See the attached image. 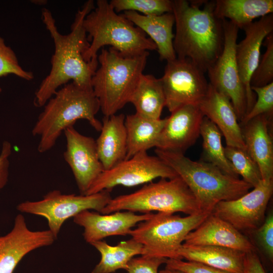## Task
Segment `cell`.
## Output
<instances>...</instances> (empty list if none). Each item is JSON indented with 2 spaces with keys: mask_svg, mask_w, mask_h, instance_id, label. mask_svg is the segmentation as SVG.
Listing matches in <instances>:
<instances>
[{
  "mask_svg": "<svg viewBox=\"0 0 273 273\" xmlns=\"http://www.w3.org/2000/svg\"><path fill=\"white\" fill-rule=\"evenodd\" d=\"M258 245L265 255L272 261L273 259V215L269 213L263 223L253 231Z\"/></svg>",
  "mask_w": 273,
  "mask_h": 273,
  "instance_id": "cell-36",
  "label": "cell"
},
{
  "mask_svg": "<svg viewBox=\"0 0 273 273\" xmlns=\"http://www.w3.org/2000/svg\"><path fill=\"white\" fill-rule=\"evenodd\" d=\"M153 213L136 214L130 211L100 214L87 210L73 217L83 228V238L89 244L111 236H125L136 224L149 218Z\"/></svg>",
  "mask_w": 273,
  "mask_h": 273,
  "instance_id": "cell-18",
  "label": "cell"
},
{
  "mask_svg": "<svg viewBox=\"0 0 273 273\" xmlns=\"http://www.w3.org/2000/svg\"><path fill=\"white\" fill-rule=\"evenodd\" d=\"M204 115L198 105L181 106L166 118L156 149L185 154L200 135Z\"/></svg>",
  "mask_w": 273,
  "mask_h": 273,
  "instance_id": "cell-17",
  "label": "cell"
},
{
  "mask_svg": "<svg viewBox=\"0 0 273 273\" xmlns=\"http://www.w3.org/2000/svg\"><path fill=\"white\" fill-rule=\"evenodd\" d=\"M165 268L175 269L185 273H231L204 264L179 259H167Z\"/></svg>",
  "mask_w": 273,
  "mask_h": 273,
  "instance_id": "cell-37",
  "label": "cell"
},
{
  "mask_svg": "<svg viewBox=\"0 0 273 273\" xmlns=\"http://www.w3.org/2000/svg\"><path fill=\"white\" fill-rule=\"evenodd\" d=\"M159 273H185L183 271H179L175 269H168L165 268V269L161 270L159 271Z\"/></svg>",
  "mask_w": 273,
  "mask_h": 273,
  "instance_id": "cell-40",
  "label": "cell"
},
{
  "mask_svg": "<svg viewBox=\"0 0 273 273\" xmlns=\"http://www.w3.org/2000/svg\"><path fill=\"white\" fill-rule=\"evenodd\" d=\"M157 157L171 167L186 184L201 212L210 214L220 201L237 199L253 187L228 175L213 164L193 161L184 154L155 150Z\"/></svg>",
  "mask_w": 273,
  "mask_h": 273,
  "instance_id": "cell-4",
  "label": "cell"
},
{
  "mask_svg": "<svg viewBox=\"0 0 273 273\" xmlns=\"http://www.w3.org/2000/svg\"><path fill=\"white\" fill-rule=\"evenodd\" d=\"M100 253V262L91 273H113L123 269L126 270L129 261L135 255H143L141 244L133 238L120 242L112 246L105 241H98L90 244Z\"/></svg>",
  "mask_w": 273,
  "mask_h": 273,
  "instance_id": "cell-28",
  "label": "cell"
},
{
  "mask_svg": "<svg viewBox=\"0 0 273 273\" xmlns=\"http://www.w3.org/2000/svg\"><path fill=\"white\" fill-rule=\"evenodd\" d=\"M56 239L49 230H30L23 215L18 214L12 230L0 237V273H13L17 264L27 254L52 244Z\"/></svg>",
  "mask_w": 273,
  "mask_h": 273,
  "instance_id": "cell-16",
  "label": "cell"
},
{
  "mask_svg": "<svg viewBox=\"0 0 273 273\" xmlns=\"http://www.w3.org/2000/svg\"><path fill=\"white\" fill-rule=\"evenodd\" d=\"M203 115L213 122L223 134L227 146L246 150L242 129L230 99L210 84L198 104Z\"/></svg>",
  "mask_w": 273,
  "mask_h": 273,
  "instance_id": "cell-20",
  "label": "cell"
},
{
  "mask_svg": "<svg viewBox=\"0 0 273 273\" xmlns=\"http://www.w3.org/2000/svg\"><path fill=\"white\" fill-rule=\"evenodd\" d=\"M209 214L201 212L181 217L170 213H153L128 235L142 245L143 255L181 259L178 252L186 236Z\"/></svg>",
  "mask_w": 273,
  "mask_h": 273,
  "instance_id": "cell-8",
  "label": "cell"
},
{
  "mask_svg": "<svg viewBox=\"0 0 273 273\" xmlns=\"http://www.w3.org/2000/svg\"><path fill=\"white\" fill-rule=\"evenodd\" d=\"M250 192L232 200L217 203L212 214L229 223L240 232H253L263 223L273 192V180L263 181Z\"/></svg>",
  "mask_w": 273,
  "mask_h": 273,
  "instance_id": "cell-13",
  "label": "cell"
},
{
  "mask_svg": "<svg viewBox=\"0 0 273 273\" xmlns=\"http://www.w3.org/2000/svg\"><path fill=\"white\" fill-rule=\"evenodd\" d=\"M166 121V118L154 119L136 113L125 116L124 124L127 135L125 159L156 147Z\"/></svg>",
  "mask_w": 273,
  "mask_h": 273,
  "instance_id": "cell-25",
  "label": "cell"
},
{
  "mask_svg": "<svg viewBox=\"0 0 273 273\" xmlns=\"http://www.w3.org/2000/svg\"><path fill=\"white\" fill-rule=\"evenodd\" d=\"M262 45L266 50L252 75L251 87H262L273 82V32L267 35Z\"/></svg>",
  "mask_w": 273,
  "mask_h": 273,
  "instance_id": "cell-32",
  "label": "cell"
},
{
  "mask_svg": "<svg viewBox=\"0 0 273 273\" xmlns=\"http://www.w3.org/2000/svg\"><path fill=\"white\" fill-rule=\"evenodd\" d=\"M244 273H266L255 251L245 253Z\"/></svg>",
  "mask_w": 273,
  "mask_h": 273,
  "instance_id": "cell-39",
  "label": "cell"
},
{
  "mask_svg": "<svg viewBox=\"0 0 273 273\" xmlns=\"http://www.w3.org/2000/svg\"><path fill=\"white\" fill-rule=\"evenodd\" d=\"M245 253L226 247L183 244L178 252L181 259L201 263L231 273H244Z\"/></svg>",
  "mask_w": 273,
  "mask_h": 273,
  "instance_id": "cell-24",
  "label": "cell"
},
{
  "mask_svg": "<svg viewBox=\"0 0 273 273\" xmlns=\"http://www.w3.org/2000/svg\"><path fill=\"white\" fill-rule=\"evenodd\" d=\"M224 149L225 156L236 173L253 188L257 186L262 180L260 172L258 165L246 150L227 146Z\"/></svg>",
  "mask_w": 273,
  "mask_h": 273,
  "instance_id": "cell-30",
  "label": "cell"
},
{
  "mask_svg": "<svg viewBox=\"0 0 273 273\" xmlns=\"http://www.w3.org/2000/svg\"><path fill=\"white\" fill-rule=\"evenodd\" d=\"M122 15L149 36L156 46L161 60L167 62L176 58L173 44L175 20L172 13L145 16L134 11H125Z\"/></svg>",
  "mask_w": 273,
  "mask_h": 273,
  "instance_id": "cell-23",
  "label": "cell"
},
{
  "mask_svg": "<svg viewBox=\"0 0 273 273\" xmlns=\"http://www.w3.org/2000/svg\"><path fill=\"white\" fill-rule=\"evenodd\" d=\"M186 246L211 245L226 247L245 253L255 251L250 240L229 223L212 213L186 236Z\"/></svg>",
  "mask_w": 273,
  "mask_h": 273,
  "instance_id": "cell-19",
  "label": "cell"
},
{
  "mask_svg": "<svg viewBox=\"0 0 273 273\" xmlns=\"http://www.w3.org/2000/svg\"><path fill=\"white\" fill-rule=\"evenodd\" d=\"M129 103L134 106L136 113L151 119H161L165 98L160 78L143 74Z\"/></svg>",
  "mask_w": 273,
  "mask_h": 273,
  "instance_id": "cell-27",
  "label": "cell"
},
{
  "mask_svg": "<svg viewBox=\"0 0 273 273\" xmlns=\"http://www.w3.org/2000/svg\"><path fill=\"white\" fill-rule=\"evenodd\" d=\"M167 258L142 255L133 257L126 269L127 273H159V266L165 263Z\"/></svg>",
  "mask_w": 273,
  "mask_h": 273,
  "instance_id": "cell-35",
  "label": "cell"
},
{
  "mask_svg": "<svg viewBox=\"0 0 273 273\" xmlns=\"http://www.w3.org/2000/svg\"><path fill=\"white\" fill-rule=\"evenodd\" d=\"M165 98V107L171 113L187 105H198L209 87L205 72L188 59L167 61L160 78Z\"/></svg>",
  "mask_w": 273,
  "mask_h": 273,
  "instance_id": "cell-12",
  "label": "cell"
},
{
  "mask_svg": "<svg viewBox=\"0 0 273 273\" xmlns=\"http://www.w3.org/2000/svg\"><path fill=\"white\" fill-rule=\"evenodd\" d=\"M243 29L245 35L242 40L237 43L236 58L240 76L246 92V114L252 108L256 100L250 82L259 62L260 49L263 41L267 35L273 32V15L270 14L261 17Z\"/></svg>",
  "mask_w": 273,
  "mask_h": 273,
  "instance_id": "cell-15",
  "label": "cell"
},
{
  "mask_svg": "<svg viewBox=\"0 0 273 273\" xmlns=\"http://www.w3.org/2000/svg\"><path fill=\"white\" fill-rule=\"evenodd\" d=\"M222 21L223 48L217 60L207 71L209 83L230 99L238 119L241 121L246 113L247 101L236 58L239 28L226 19Z\"/></svg>",
  "mask_w": 273,
  "mask_h": 273,
  "instance_id": "cell-11",
  "label": "cell"
},
{
  "mask_svg": "<svg viewBox=\"0 0 273 273\" xmlns=\"http://www.w3.org/2000/svg\"><path fill=\"white\" fill-rule=\"evenodd\" d=\"M272 118L260 115L241 127L246 150L258 165L263 181L273 179V141L269 128Z\"/></svg>",
  "mask_w": 273,
  "mask_h": 273,
  "instance_id": "cell-21",
  "label": "cell"
},
{
  "mask_svg": "<svg viewBox=\"0 0 273 273\" xmlns=\"http://www.w3.org/2000/svg\"><path fill=\"white\" fill-rule=\"evenodd\" d=\"M203 139L202 160L216 166L224 173L236 178L239 175L235 171L226 158L221 143V133L216 125L204 116L200 127Z\"/></svg>",
  "mask_w": 273,
  "mask_h": 273,
  "instance_id": "cell-29",
  "label": "cell"
},
{
  "mask_svg": "<svg viewBox=\"0 0 273 273\" xmlns=\"http://www.w3.org/2000/svg\"><path fill=\"white\" fill-rule=\"evenodd\" d=\"M94 8V1H86L77 11L71 31L67 34L59 32L49 10H42L41 18L53 40L55 51L51 58L50 72L35 92L34 105L36 107L44 106L58 88L69 81L82 87L92 88V79L99 63L98 57L89 62L83 58V55L90 43L83 23L86 16Z\"/></svg>",
  "mask_w": 273,
  "mask_h": 273,
  "instance_id": "cell-1",
  "label": "cell"
},
{
  "mask_svg": "<svg viewBox=\"0 0 273 273\" xmlns=\"http://www.w3.org/2000/svg\"><path fill=\"white\" fill-rule=\"evenodd\" d=\"M32 3H33L34 4H37V5H45L47 3L46 1H31Z\"/></svg>",
  "mask_w": 273,
  "mask_h": 273,
  "instance_id": "cell-41",
  "label": "cell"
},
{
  "mask_svg": "<svg viewBox=\"0 0 273 273\" xmlns=\"http://www.w3.org/2000/svg\"><path fill=\"white\" fill-rule=\"evenodd\" d=\"M44 107L32 130L34 136L40 138L37 150L40 153L53 148L62 132L79 119L87 120L98 131L101 129L102 123L96 117L100 103L92 88L68 83Z\"/></svg>",
  "mask_w": 273,
  "mask_h": 273,
  "instance_id": "cell-3",
  "label": "cell"
},
{
  "mask_svg": "<svg viewBox=\"0 0 273 273\" xmlns=\"http://www.w3.org/2000/svg\"><path fill=\"white\" fill-rule=\"evenodd\" d=\"M175 33L173 41L177 58L188 59L205 73L222 53V21L214 14L215 1L173 0Z\"/></svg>",
  "mask_w": 273,
  "mask_h": 273,
  "instance_id": "cell-2",
  "label": "cell"
},
{
  "mask_svg": "<svg viewBox=\"0 0 273 273\" xmlns=\"http://www.w3.org/2000/svg\"><path fill=\"white\" fill-rule=\"evenodd\" d=\"M176 173L157 156L141 152L104 170L90 186L86 195L104 190L111 191L117 186L134 187L147 183L158 177L171 179Z\"/></svg>",
  "mask_w": 273,
  "mask_h": 273,
  "instance_id": "cell-10",
  "label": "cell"
},
{
  "mask_svg": "<svg viewBox=\"0 0 273 273\" xmlns=\"http://www.w3.org/2000/svg\"><path fill=\"white\" fill-rule=\"evenodd\" d=\"M122 210L143 213L152 211L179 212L188 215L202 212L195 196L178 176L171 179L161 178L132 193L112 198L100 213L109 214Z\"/></svg>",
  "mask_w": 273,
  "mask_h": 273,
  "instance_id": "cell-7",
  "label": "cell"
},
{
  "mask_svg": "<svg viewBox=\"0 0 273 273\" xmlns=\"http://www.w3.org/2000/svg\"><path fill=\"white\" fill-rule=\"evenodd\" d=\"M149 55L148 52L126 57L111 47L102 49L98 56L100 66L92 77V86L105 117L116 114L129 103Z\"/></svg>",
  "mask_w": 273,
  "mask_h": 273,
  "instance_id": "cell-6",
  "label": "cell"
},
{
  "mask_svg": "<svg viewBox=\"0 0 273 273\" xmlns=\"http://www.w3.org/2000/svg\"><path fill=\"white\" fill-rule=\"evenodd\" d=\"M214 14L219 19H226L243 29L261 18L272 14V0H216Z\"/></svg>",
  "mask_w": 273,
  "mask_h": 273,
  "instance_id": "cell-26",
  "label": "cell"
},
{
  "mask_svg": "<svg viewBox=\"0 0 273 273\" xmlns=\"http://www.w3.org/2000/svg\"><path fill=\"white\" fill-rule=\"evenodd\" d=\"M123 114L105 117L100 134L96 140L97 153L104 170L125 160L127 135Z\"/></svg>",
  "mask_w": 273,
  "mask_h": 273,
  "instance_id": "cell-22",
  "label": "cell"
},
{
  "mask_svg": "<svg viewBox=\"0 0 273 273\" xmlns=\"http://www.w3.org/2000/svg\"><path fill=\"white\" fill-rule=\"evenodd\" d=\"M251 87L257 98L252 108L240 121V127L260 115L267 114L272 116L273 82L264 86Z\"/></svg>",
  "mask_w": 273,
  "mask_h": 273,
  "instance_id": "cell-33",
  "label": "cell"
},
{
  "mask_svg": "<svg viewBox=\"0 0 273 273\" xmlns=\"http://www.w3.org/2000/svg\"><path fill=\"white\" fill-rule=\"evenodd\" d=\"M12 152L11 144L4 141L0 154V191L6 186L9 175V157Z\"/></svg>",
  "mask_w": 273,
  "mask_h": 273,
  "instance_id": "cell-38",
  "label": "cell"
},
{
  "mask_svg": "<svg viewBox=\"0 0 273 273\" xmlns=\"http://www.w3.org/2000/svg\"><path fill=\"white\" fill-rule=\"evenodd\" d=\"M109 3L117 13L134 11L145 16H158L172 13L170 0H111Z\"/></svg>",
  "mask_w": 273,
  "mask_h": 273,
  "instance_id": "cell-31",
  "label": "cell"
},
{
  "mask_svg": "<svg viewBox=\"0 0 273 273\" xmlns=\"http://www.w3.org/2000/svg\"><path fill=\"white\" fill-rule=\"evenodd\" d=\"M110 191L104 190L91 195L64 194L54 190L47 193L42 200L21 202L17 206L18 211L44 217L49 230L56 239L64 222L80 212L95 210L99 212L112 199Z\"/></svg>",
  "mask_w": 273,
  "mask_h": 273,
  "instance_id": "cell-9",
  "label": "cell"
},
{
  "mask_svg": "<svg viewBox=\"0 0 273 273\" xmlns=\"http://www.w3.org/2000/svg\"><path fill=\"white\" fill-rule=\"evenodd\" d=\"M12 74L26 80H32L34 76L32 72L26 71L20 65L13 50L6 45L0 37V77ZM2 89L0 88V93Z\"/></svg>",
  "mask_w": 273,
  "mask_h": 273,
  "instance_id": "cell-34",
  "label": "cell"
},
{
  "mask_svg": "<svg viewBox=\"0 0 273 273\" xmlns=\"http://www.w3.org/2000/svg\"><path fill=\"white\" fill-rule=\"evenodd\" d=\"M83 27L90 44L83 55L89 62L97 58L99 50L110 46L126 57H135L157 51L154 42L139 27L118 14L107 0H98L85 17Z\"/></svg>",
  "mask_w": 273,
  "mask_h": 273,
  "instance_id": "cell-5",
  "label": "cell"
},
{
  "mask_svg": "<svg viewBox=\"0 0 273 273\" xmlns=\"http://www.w3.org/2000/svg\"><path fill=\"white\" fill-rule=\"evenodd\" d=\"M64 132L66 140L64 158L72 171L80 194L85 195L104 170L96 140L81 134L73 126L66 128Z\"/></svg>",
  "mask_w": 273,
  "mask_h": 273,
  "instance_id": "cell-14",
  "label": "cell"
}]
</instances>
